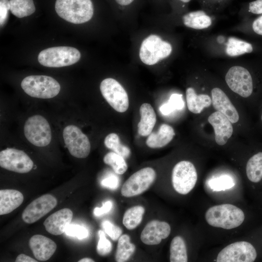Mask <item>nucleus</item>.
<instances>
[{"label":"nucleus","instance_id":"f257e3e1","mask_svg":"<svg viewBox=\"0 0 262 262\" xmlns=\"http://www.w3.org/2000/svg\"><path fill=\"white\" fill-rule=\"evenodd\" d=\"M244 212L230 204L215 205L206 212L207 223L213 227L230 229L240 226L245 220Z\"/></svg>","mask_w":262,"mask_h":262},{"label":"nucleus","instance_id":"f03ea898","mask_svg":"<svg viewBox=\"0 0 262 262\" xmlns=\"http://www.w3.org/2000/svg\"><path fill=\"white\" fill-rule=\"evenodd\" d=\"M55 9L60 17L74 24L88 21L94 13L91 0H56Z\"/></svg>","mask_w":262,"mask_h":262},{"label":"nucleus","instance_id":"7ed1b4c3","mask_svg":"<svg viewBox=\"0 0 262 262\" xmlns=\"http://www.w3.org/2000/svg\"><path fill=\"white\" fill-rule=\"evenodd\" d=\"M21 86L29 96L39 98H51L60 91L59 82L51 77L45 75H31L21 82Z\"/></svg>","mask_w":262,"mask_h":262},{"label":"nucleus","instance_id":"20e7f679","mask_svg":"<svg viewBox=\"0 0 262 262\" xmlns=\"http://www.w3.org/2000/svg\"><path fill=\"white\" fill-rule=\"evenodd\" d=\"M81 53L75 48L60 46L47 48L38 54V61L42 66L49 67H61L77 63Z\"/></svg>","mask_w":262,"mask_h":262},{"label":"nucleus","instance_id":"39448f33","mask_svg":"<svg viewBox=\"0 0 262 262\" xmlns=\"http://www.w3.org/2000/svg\"><path fill=\"white\" fill-rule=\"evenodd\" d=\"M172 50L171 44L163 41L160 36L152 34L142 42L139 57L144 64L153 65L160 60L167 57Z\"/></svg>","mask_w":262,"mask_h":262},{"label":"nucleus","instance_id":"423d86ee","mask_svg":"<svg viewBox=\"0 0 262 262\" xmlns=\"http://www.w3.org/2000/svg\"><path fill=\"white\" fill-rule=\"evenodd\" d=\"M27 139L36 147H45L51 140V131L47 119L40 115L30 117L24 127Z\"/></svg>","mask_w":262,"mask_h":262},{"label":"nucleus","instance_id":"0eeeda50","mask_svg":"<svg viewBox=\"0 0 262 262\" xmlns=\"http://www.w3.org/2000/svg\"><path fill=\"white\" fill-rule=\"evenodd\" d=\"M197 179L196 169L190 162L182 161L174 167L172 183L175 190L181 195H186L195 187Z\"/></svg>","mask_w":262,"mask_h":262},{"label":"nucleus","instance_id":"6e6552de","mask_svg":"<svg viewBox=\"0 0 262 262\" xmlns=\"http://www.w3.org/2000/svg\"><path fill=\"white\" fill-rule=\"evenodd\" d=\"M229 88L243 98L250 96L254 90V82L250 71L246 67L234 66L231 67L225 76Z\"/></svg>","mask_w":262,"mask_h":262},{"label":"nucleus","instance_id":"1a4fd4ad","mask_svg":"<svg viewBox=\"0 0 262 262\" xmlns=\"http://www.w3.org/2000/svg\"><path fill=\"white\" fill-rule=\"evenodd\" d=\"M101 94L109 105L119 113L126 112L129 106L128 94L123 87L116 80L109 78L100 84Z\"/></svg>","mask_w":262,"mask_h":262},{"label":"nucleus","instance_id":"9d476101","mask_svg":"<svg viewBox=\"0 0 262 262\" xmlns=\"http://www.w3.org/2000/svg\"><path fill=\"white\" fill-rule=\"evenodd\" d=\"M156 177L155 170L150 167L136 171L123 184L121 190L122 196L130 197L142 194L152 184Z\"/></svg>","mask_w":262,"mask_h":262},{"label":"nucleus","instance_id":"9b49d317","mask_svg":"<svg viewBox=\"0 0 262 262\" xmlns=\"http://www.w3.org/2000/svg\"><path fill=\"white\" fill-rule=\"evenodd\" d=\"M64 140L70 154L78 158H85L90 153L91 145L88 137L76 126L70 125L64 129Z\"/></svg>","mask_w":262,"mask_h":262},{"label":"nucleus","instance_id":"f8f14e48","mask_svg":"<svg viewBox=\"0 0 262 262\" xmlns=\"http://www.w3.org/2000/svg\"><path fill=\"white\" fill-rule=\"evenodd\" d=\"M254 246L246 241H238L230 244L218 253L217 262H252L257 258Z\"/></svg>","mask_w":262,"mask_h":262},{"label":"nucleus","instance_id":"ddd939ff","mask_svg":"<svg viewBox=\"0 0 262 262\" xmlns=\"http://www.w3.org/2000/svg\"><path fill=\"white\" fill-rule=\"evenodd\" d=\"M0 166L9 171L26 173L32 169L33 163L23 151L7 148L0 152Z\"/></svg>","mask_w":262,"mask_h":262},{"label":"nucleus","instance_id":"4468645a","mask_svg":"<svg viewBox=\"0 0 262 262\" xmlns=\"http://www.w3.org/2000/svg\"><path fill=\"white\" fill-rule=\"evenodd\" d=\"M57 205V199L49 194L43 195L33 201L25 209L22 218L26 223L38 221L49 213Z\"/></svg>","mask_w":262,"mask_h":262},{"label":"nucleus","instance_id":"2eb2a0df","mask_svg":"<svg viewBox=\"0 0 262 262\" xmlns=\"http://www.w3.org/2000/svg\"><path fill=\"white\" fill-rule=\"evenodd\" d=\"M170 231V226L167 222L152 220L145 226L141 232L140 238L142 242L146 245H158L162 240L168 237Z\"/></svg>","mask_w":262,"mask_h":262},{"label":"nucleus","instance_id":"dca6fc26","mask_svg":"<svg viewBox=\"0 0 262 262\" xmlns=\"http://www.w3.org/2000/svg\"><path fill=\"white\" fill-rule=\"evenodd\" d=\"M208 121L213 128L216 144L219 146L226 144L233 133V127L230 121L226 116L217 111L209 115Z\"/></svg>","mask_w":262,"mask_h":262},{"label":"nucleus","instance_id":"f3484780","mask_svg":"<svg viewBox=\"0 0 262 262\" xmlns=\"http://www.w3.org/2000/svg\"><path fill=\"white\" fill-rule=\"evenodd\" d=\"M212 103L214 109L225 116L232 123L237 122L239 114L225 93L220 88L215 87L211 91Z\"/></svg>","mask_w":262,"mask_h":262},{"label":"nucleus","instance_id":"a211bd4d","mask_svg":"<svg viewBox=\"0 0 262 262\" xmlns=\"http://www.w3.org/2000/svg\"><path fill=\"white\" fill-rule=\"evenodd\" d=\"M73 217L72 211L68 208L61 209L50 215L44 221L46 230L54 235H59L65 232Z\"/></svg>","mask_w":262,"mask_h":262},{"label":"nucleus","instance_id":"6ab92c4d","mask_svg":"<svg viewBox=\"0 0 262 262\" xmlns=\"http://www.w3.org/2000/svg\"><path fill=\"white\" fill-rule=\"evenodd\" d=\"M29 246L35 258L40 261L48 260L56 251L57 246L51 239L42 235L33 236Z\"/></svg>","mask_w":262,"mask_h":262},{"label":"nucleus","instance_id":"aec40b11","mask_svg":"<svg viewBox=\"0 0 262 262\" xmlns=\"http://www.w3.org/2000/svg\"><path fill=\"white\" fill-rule=\"evenodd\" d=\"M24 197L19 191L13 189L0 190V214L9 213L23 202Z\"/></svg>","mask_w":262,"mask_h":262},{"label":"nucleus","instance_id":"412c9836","mask_svg":"<svg viewBox=\"0 0 262 262\" xmlns=\"http://www.w3.org/2000/svg\"><path fill=\"white\" fill-rule=\"evenodd\" d=\"M175 133L173 128L166 124H162L157 132H151L147 140V145L152 148H161L173 139Z\"/></svg>","mask_w":262,"mask_h":262},{"label":"nucleus","instance_id":"4be33fe9","mask_svg":"<svg viewBox=\"0 0 262 262\" xmlns=\"http://www.w3.org/2000/svg\"><path fill=\"white\" fill-rule=\"evenodd\" d=\"M141 116L138 124V133L142 136L149 135L156 122V115L152 106L147 103L142 104L139 109Z\"/></svg>","mask_w":262,"mask_h":262},{"label":"nucleus","instance_id":"5701e85b","mask_svg":"<svg viewBox=\"0 0 262 262\" xmlns=\"http://www.w3.org/2000/svg\"><path fill=\"white\" fill-rule=\"evenodd\" d=\"M186 98L188 110L196 114H200L205 108L209 107L212 104V98L209 95L197 94L191 87L186 90Z\"/></svg>","mask_w":262,"mask_h":262},{"label":"nucleus","instance_id":"b1692460","mask_svg":"<svg viewBox=\"0 0 262 262\" xmlns=\"http://www.w3.org/2000/svg\"><path fill=\"white\" fill-rule=\"evenodd\" d=\"M182 19L185 26L196 30L207 29L212 24L211 17L203 10L188 12L182 16Z\"/></svg>","mask_w":262,"mask_h":262},{"label":"nucleus","instance_id":"393cba45","mask_svg":"<svg viewBox=\"0 0 262 262\" xmlns=\"http://www.w3.org/2000/svg\"><path fill=\"white\" fill-rule=\"evenodd\" d=\"M246 174L251 182L258 183L262 179V152L253 155L247 161Z\"/></svg>","mask_w":262,"mask_h":262},{"label":"nucleus","instance_id":"a878e982","mask_svg":"<svg viewBox=\"0 0 262 262\" xmlns=\"http://www.w3.org/2000/svg\"><path fill=\"white\" fill-rule=\"evenodd\" d=\"M135 250L134 244L131 242L130 237L127 234L121 235L118 239L115 255L117 262H124L128 260Z\"/></svg>","mask_w":262,"mask_h":262},{"label":"nucleus","instance_id":"bb28decb","mask_svg":"<svg viewBox=\"0 0 262 262\" xmlns=\"http://www.w3.org/2000/svg\"><path fill=\"white\" fill-rule=\"evenodd\" d=\"M170 262H187L188 256L185 243L180 236H175L170 246Z\"/></svg>","mask_w":262,"mask_h":262},{"label":"nucleus","instance_id":"cd10ccee","mask_svg":"<svg viewBox=\"0 0 262 262\" xmlns=\"http://www.w3.org/2000/svg\"><path fill=\"white\" fill-rule=\"evenodd\" d=\"M145 211V208L139 205L128 209L124 213L123 224L128 229H135L141 223Z\"/></svg>","mask_w":262,"mask_h":262},{"label":"nucleus","instance_id":"c85d7f7f","mask_svg":"<svg viewBox=\"0 0 262 262\" xmlns=\"http://www.w3.org/2000/svg\"><path fill=\"white\" fill-rule=\"evenodd\" d=\"M226 48V53L230 56H237L252 52L254 47L252 44L234 37L229 38Z\"/></svg>","mask_w":262,"mask_h":262},{"label":"nucleus","instance_id":"c756f323","mask_svg":"<svg viewBox=\"0 0 262 262\" xmlns=\"http://www.w3.org/2000/svg\"><path fill=\"white\" fill-rule=\"evenodd\" d=\"M9 5L12 14L18 18L30 16L35 11L33 0H10Z\"/></svg>","mask_w":262,"mask_h":262},{"label":"nucleus","instance_id":"7c9ffc66","mask_svg":"<svg viewBox=\"0 0 262 262\" xmlns=\"http://www.w3.org/2000/svg\"><path fill=\"white\" fill-rule=\"evenodd\" d=\"M104 143L106 147L124 158L129 157L131 154L130 148L121 143L118 135L115 133L107 135Z\"/></svg>","mask_w":262,"mask_h":262},{"label":"nucleus","instance_id":"2f4dec72","mask_svg":"<svg viewBox=\"0 0 262 262\" xmlns=\"http://www.w3.org/2000/svg\"><path fill=\"white\" fill-rule=\"evenodd\" d=\"M104 163L111 166L117 174H123L128 169L125 158L118 154L112 151L107 153L103 158Z\"/></svg>","mask_w":262,"mask_h":262},{"label":"nucleus","instance_id":"473e14b6","mask_svg":"<svg viewBox=\"0 0 262 262\" xmlns=\"http://www.w3.org/2000/svg\"><path fill=\"white\" fill-rule=\"evenodd\" d=\"M184 106L182 96L178 94H173L169 101L162 105L160 111L163 115H168L176 110H181Z\"/></svg>","mask_w":262,"mask_h":262},{"label":"nucleus","instance_id":"72a5a7b5","mask_svg":"<svg viewBox=\"0 0 262 262\" xmlns=\"http://www.w3.org/2000/svg\"><path fill=\"white\" fill-rule=\"evenodd\" d=\"M209 184L213 191H224L229 189L235 185L233 179L228 175H223L211 180Z\"/></svg>","mask_w":262,"mask_h":262},{"label":"nucleus","instance_id":"f704fd0d","mask_svg":"<svg viewBox=\"0 0 262 262\" xmlns=\"http://www.w3.org/2000/svg\"><path fill=\"white\" fill-rule=\"evenodd\" d=\"M99 240L97 246V251L98 255L105 256L110 253L112 250L111 242L106 238L104 232L99 230L98 231Z\"/></svg>","mask_w":262,"mask_h":262},{"label":"nucleus","instance_id":"c9c22d12","mask_svg":"<svg viewBox=\"0 0 262 262\" xmlns=\"http://www.w3.org/2000/svg\"><path fill=\"white\" fill-rule=\"evenodd\" d=\"M66 235L82 239L88 236V231L85 227L77 224H69L65 231Z\"/></svg>","mask_w":262,"mask_h":262},{"label":"nucleus","instance_id":"e433bc0d","mask_svg":"<svg viewBox=\"0 0 262 262\" xmlns=\"http://www.w3.org/2000/svg\"><path fill=\"white\" fill-rule=\"evenodd\" d=\"M102 227L106 234L113 241H116L121 236V229L108 220L104 221L102 223Z\"/></svg>","mask_w":262,"mask_h":262},{"label":"nucleus","instance_id":"4c0bfd02","mask_svg":"<svg viewBox=\"0 0 262 262\" xmlns=\"http://www.w3.org/2000/svg\"><path fill=\"white\" fill-rule=\"evenodd\" d=\"M247 15L258 16L262 15V0H254L247 2L243 8Z\"/></svg>","mask_w":262,"mask_h":262},{"label":"nucleus","instance_id":"58836bf2","mask_svg":"<svg viewBox=\"0 0 262 262\" xmlns=\"http://www.w3.org/2000/svg\"><path fill=\"white\" fill-rule=\"evenodd\" d=\"M250 31L254 35L262 37V15L251 20Z\"/></svg>","mask_w":262,"mask_h":262},{"label":"nucleus","instance_id":"ea45409f","mask_svg":"<svg viewBox=\"0 0 262 262\" xmlns=\"http://www.w3.org/2000/svg\"><path fill=\"white\" fill-rule=\"evenodd\" d=\"M119 181L118 177L113 174L109 175L101 181V185L112 190L116 189L119 186Z\"/></svg>","mask_w":262,"mask_h":262},{"label":"nucleus","instance_id":"a19ab883","mask_svg":"<svg viewBox=\"0 0 262 262\" xmlns=\"http://www.w3.org/2000/svg\"><path fill=\"white\" fill-rule=\"evenodd\" d=\"M203 6L207 9L214 10L221 8L229 0H199Z\"/></svg>","mask_w":262,"mask_h":262},{"label":"nucleus","instance_id":"79ce46f5","mask_svg":"<svg viewBox=\"0 0 262 262\" xmlns=\"http://www.w3.org/2000/svg\"><path fill=\"white\" fill-rule=\"evenodd\" d=\"M10 10L9 0H0V25L3 26L8 17V11Z\"/></svg>","mask_w":262,"mask_h":262},{"label":"nucleus","instance_id":"37998d69","mask_svg":"<svg viewBox=\"0 0 262 262\" xmlns=\"http://www.w3.org/2000/svg\"><path fill=\"white\" fill-rule=\"evenodd\" d=\"M113 204L112 201H107L104 202L101 207H96L94 210V214L96 216H99L108 213L112 209Z\"/></svg>","mask_w":262,"mask_h":262},{"label":"nucleus","instance_id":"c03bdc74","mask_svg":"<svg viewBox=\"0 0 262 262\" xmlns=\"http://www.w3.org/2000/svg\"><path fill=\"white\" fill-rule=\"evenodd\" d=\"M16 262H36L37 261L33 258L25 255L21 254L17 256L16 260Z\"/></svg>","mask_w":262,"mask_h":262},{"label":"nucleus","instance_id":"a18cd8bd","mask_svg":"<svg viewBox=\"0 0 262 262\" xmlns=\"http://www.w3.org/2000/svg\"><path fill=\"white\" fill-rule=\"evenodd\" d=\"M119 5L126 6L131 4L134 0H115Z\"/></svg>","mask_w":262,"mask_h":262},{"label":"nucleus","instance_id":"49530a36","mask_svg":"<svg viewBox=\"0 0 262 262\" xmlns=\"http://www.w3.org/2000/svg\"><path fill=\"white\" fill-rule=\"evenodd\" d=\"M79 262H95L93 259L89 258H84L80 260Z\"/></svg>","mask_w":262,"mask_h":262},{"label":"nucleus","instance_id":"de8ad7c7","mask_svg":"<svg viewBox=\"0 0 262 262\" xmlns=\"http://www.w3.org/2000/svg\"><path fill=\"white\" fill-rule=\"evenodd\" d=\"M183 4H186L189 2L191 0H177Z\"/></svg>","mask_w":262,"mask_h":262},{"label":"nucleus","instance_id":"09e8293b","mask_svg":"<svg viewBox=\"0 0 262 262\" xmlns=\"http://www.w3.org/2000/svg\"><path fill=\"white\" fill-rule=\"evenodd\" d=\"M261 120L262 121V115H261Z\"/></svg>","mask_w":262,"mask_h":262}]
</instances>
